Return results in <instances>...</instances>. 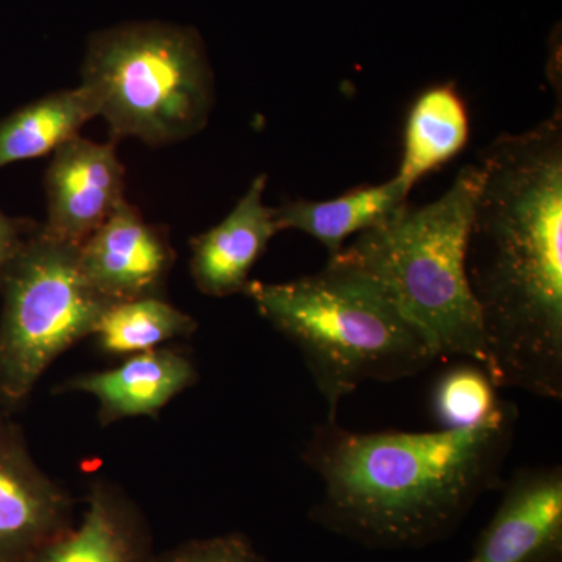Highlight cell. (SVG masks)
<instances>
[{"mask_svg": "<svg viewBox=\"0 0 562 562\" xmlns=\"http://www.w3.org/2000/svg\"><path fill=\"white\" fill-rule=\"evenodd\" d=\"M409 191L392 177L380 184H364L330 201H291L272 209L280 232L297 231L317 239L336 257L347 239L375 227L408 202Z\"/></svg>", "mask_w": 562, "mask_h": 562, "instance_id": "cell-14", "label": "cell"}, {"mask_svg": "<svg viewBox=\"0 0 562 562\" xmlns=\"http://www.w3.org/2000/svg\"><path fill=\"white\" fill-rule=\"evenodd\" d=\"M151 562H268L241 532L194 539L155 557Z\"/></svg>", "mask_w": 562, "mask_h": 562, "instance_id": "cell-19", "label": "cell"}, {"mask_svg": "<svg viewBox=\"0 0 562 562\" xmlns=\"http://www.w3.org/2000/svg\"><path fill=\"white\" fill-rule=\"evenodd\" d=\"M111 140L162 146L198 135L214 105V79L191 27L135 22L94 33L81 66Z\"/></svg>", "mask_w": 562, "mask_h": 562, "instance_id": "cell-5", "label": "cell"}, {"mask_svg": "<svg viewBox=\"0 0 562 562\" xmlns=\"http://www.w3.org/2000/svg\"><path fill=\"white\" fill-rule=\"evenodd\" d=\"M149 527L127 495L92 484L79 527L41 547L27 562H151Z\"/></svg>", "mask_w": 562, "mask_h": 562, "instance_id": "cell-13", "label": "cell"}, {"mask_svg": "<svg viewBox=\"0 0 562 562\" xmlns=\"http://www.w3.org/2000/svg\"><path fill=\"white\" fill-rule=\"evenodd\" d=\"M47 221L43 231L80 246L125 202V169L116 144L69 139L52 151L46 171Z\"/></svg>", "mask_w": 562, "mask_h": 562, "instance_id": "cell-7", "label": "cell"}, {"mask_svg": "<svg viewBox=\"0 0 562 562\" xmlns=\"http://www.w3.org/2000/svg\"><path fill=\"white\" fill-rule=\"evenodd\" d=\"M99 116L94 91L80 83L13 111L0 121V169L11 162L52 154L79 136L81 127Z\"/></svg>", "mask_w": 562, "mask_h": 562, "instance_id": "cell-16", "label": "cell"}, {"mask_svg": "<svg viewBox=\"0 0 562 562\" xmlns=\"http://www.w3.org/2000/svg\"><path fill=\"white\" fill-rule=\"evenodd\" d=\"M480 183L479 162L464 166L441 198L420 206L406 202L328 262L376 281L428 336L439 358H464L487 372L482 319L465 276Z\"/></svg>", "mask_w": 562, "mask_h": 562, "instance_id": "cell-4", "label": "cell"}, {"mask_svg": "<svg viewBox=\"0 0 562 562\" xmlns=\"http://www.w3.org/2000/svg\"><path fill=\"white\" fill-rule=\"evenodd\" d=\"M80 266L111 302L161 297L176 254L165 228L125 201L79 246Z\"/></svg>", "mask_w": 562, "mask_h": 562, "instance_id": "cell-10", "label": "cell"}, {"mask_svg": "<svg viewBox=\"0 0 562 562\" xmlns=\"http://www.w3.org/2000/svg\"><path fill=\"white\" fill-rule=\"evenodd\" d=\"M266 187L268 173L255 177L228 216L192 239L191 276L203 294H244L251 269L280 233L272 209L262 202Z\"/></svg>", "mask_w": 562, "mask_h": 562, "instance_id": "cell-11", "label": "cell"}, {"mask_svg": "<svg viewBox=\"0 0 562 562\" xmlns=\"http://www.w3.org/2000/svg\"><path fill=\"white\" fill-rule=\"evenodd\" d=\"M517 419V406L501 402L482 424L435 431L360 432L325 420L302 452L324 486L310 519L373 550L446 541L501 486Z\"/></svg>", "mask_w": 562, "mask_h": 562, "instance_id": "cell-2", "label": "cell"}, {"mask_svg": "<svg viewBox=\"0 0 562 562\" xmlns=\"http://www.w3.org/2000/svg\"><path fill=\"white\" fill-rule=\"evenodd\" d=\"M464 562H562V468L514 472Z\"/></svg>", "mask_w": 562, "mask_h": 562, "instance_id": "cell-9", "label": "cell"}, {"mask_svg": "<svg viewBox=\"0 0 562 562\" xmlns=\"http://www.w3.org/2000/svg\"><path fill=\"white\" fill-rule=\"evenodd\" d=\"M471 120L452 83L422 92L406 116L401 166L395 179L412 192L428 173L452 161L468 146Z\"/></svg>", "mask_w": 562, "mask_h": 562, "instance_id": "cell-15", "label": "cell"}, {"mask_svg": "<svg viewBox=\"0 0 562 562\" xmlns=\"http://www.w3.org/2000/svg\"><path fill=\"white\" fill-rule=\"evenodd\" d=\"M198 330V322L161 297L111 303L94 335L110 355H138L160 349L161 344Z\"/></svg>", "mask_w": 562, "mask_h": 562, "instance_id": "cell-17", "label": "cell"}, {"mask_svg": "<svg viewBox=\"0 0 562 562\" xmlns=\"http://www.w3.org/2000/svg\"><path fill=\"white\" fill-rule=\"evenodd\" d=\"M72 527V502L29 453L20 428L0 416V562H27Z\"/></svg>", "mask_w": 562, "mask_h": 562, "instance_id": "cell-8", "label": "cell"}, {"mask_svg": "<svg viewBox=\"0 0 562 562\" xmlns=\"http://www.w3.org/2000/svg\"><path fill=\"white\" fill-rule=\"evenodd\" d=\"M465 276L497 387L562 398V113L492 140Z\"/></svg>", "mask_w": 562, "mask_h": 562, "instance_id": "cell-1", "label": "cell"}, {"mask_svg": "<svg viewBox=\"0 0 562 562\" xmlns=\"http://www.w3.org/2000/svg\"><path fill=\"white\" fill-rule=\"evenodd\" d=\"M244 294L301 350L335 422L339 403L362 383L412 379L439 360L428 336L376 281L327 262L283 283L250 280Z\"/></svg>", "mask_w": 562, "mask_h": 562, "instance_id": "cell-3", "label": "cell"}, {"mask_svg": "<svg viewBox=\"0 0 562 562\" xmlns=\"http://www.w3.org/2000/svg\"><path fill=\"white\" fill-rule=\"evenodd\" d=\"M494 382L479 364H464L442 373L432 392V409L442 428L482 424L501 405Z\"/></svg>", "mask_w": 562, "mask_h": 562, "instance_id": "cell-18", "label": "cell"}, {"mask_svg": "<svg viewBox=\"0 0 562 562\" xmlns=\"http://www.w3.org/2000/svg\"><path fill=\"white\" fill-rule=\"evenodd\" d=\"M198 380L190 357L171 349L132 355L110 371L85 373L66 384V391L94 395L102 425L127 417L157 416L180 392Z\"/></svg>", "mask_w": 562, "mask_h": 562, "instance_id": "cell-12", "label": "cell"}, {"mask_svg": "<svg viewBox=\"0 0 562 562\" xmlns=\"http://www.w3.org/2000/svg\"><path fill=\"white\" fill-rule=\"evenodd\" d=\"M0 398L24 401L52 362L94 335L111 301L90 283L79 246L38 227L3 280Z\"/></svg>", "mask_w": 562, "mask_h": 562, "instance_id": "cell-6", "label": "cell"}, {"mask_svg": "<svg viewBox=\"0 0 562 562\" xmlns=\"http://www.w3.org/2000/svg\"><path fill=\"white\" fill-rule=\"evenodd\" d=\"M38 227L36 222L14 220L0 210V288L22 247Z\"/></svg>", "mask_w": 562, "mask_h": 562, "instance_id": "cell-20", "label": "cell"}]
</instances>
